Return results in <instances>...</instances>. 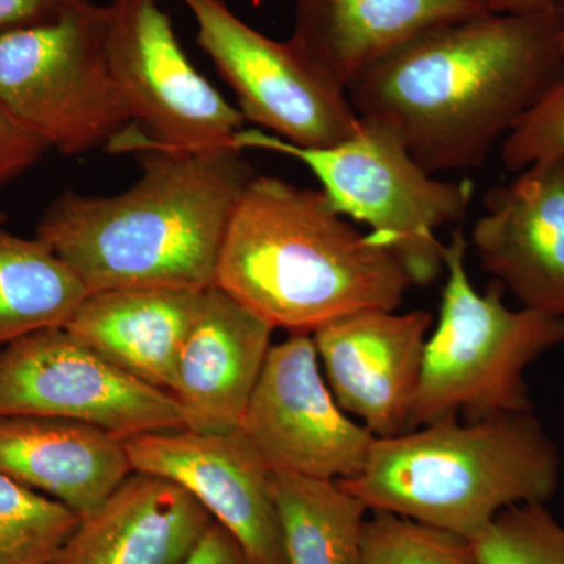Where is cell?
Here are the masks:
<instances>
[{"label": "cell", "mask_w": 564, "mask_h": 564, "mask_svg": "<svg viewBox=\"0 0 564 564\" xmlns=\"http://www.w3.org/2000/svg\"><path fill=\"white\" fill-rule=\"evenodd\" d=\"M563 31L564 9L444 25L359 74L348 99L434 176L478 169L564 79Z\"/></svg>", "instance_id": "6da1fadb"}, {"label": "cell", "mask_w": 564, "mask_h": 564, "mask_svg": "<svg viewBox=\"0 0 564 564\" xmlns=\"http://www.w3.org/2000/svg\"><path fill=\"white\" fill-rule=\"evenodd\" d=\"M141 176L113 196L68 191L36 226L88 293L133 288L206 291L223 239L254 177L242 151L140 147Z\"/></svg>", "instance_id": "7a4b0ae2"}, {"label": "cell", "mask_w": 564, "mask_h": 564, "mask_svg": "<svg viewBox=\"0 0 564 564\" xmlns=\"http://www.w3.org/2000/svg\"><path fill=\"white\" fill-rule=\"evenodd\" d=\"M215 285L289 334L364 311H397L414 282L322 191L256 176L223 239Z\"/></svg>", "instance_id": "3957f363"}, {"label": "cell", "mask_w": 564, "mask_h": 564, "mask_svg": "<svg viewBox=\"0 0 564 564\" xmlns=\"http://www.w3.org/2000/svg\"><path fill=\"white\" fill-rule=\"evenodd\" d=\"M562 456L532 411L444 417L375 437L361 473L339 484L384 511L473 541L516 505L547 503Z\"/></svg>", "instance_id": "277c9868"}, {"label": "cell", "mask_w": 564, "mask_h": 564, "mask_svg": "<svg viewBox=\"0 0 564 564\" xmlns=\"http://www.w3.org/2000/svg\"><path fill=\"white\" fill-rule=\"evenodd\" d=\"M467 247L459 229L444 243L447 280L440 321L426 339L410 430L462 413L475 421L532 411L525 370L564 344V317L511 310L496 280L478 292L467 273Z\"/></svg>", "instance_id": "5b68a950"}, {"label": "cell", "mask_w": 564, "mask_h": 564, "mask_svg": "<svg viewBox=\"0 0 564 564\" xmlns=\"http://www.w3.org/2000/svg\"><path fill=\"white\" fill-rule=\"evenodd\" d=\"M234 148L278 152L306 165L334 209L369 226L370 239L397 256L414 285L444 273L437 231L463 220L473 202V182L437 180L391 129L367 118L329 148L295 147L261 129H242Z\"/></svg>", "instance_id": "8992f818"}, {"label": "cell", "mask_w": 564, "mask_h": 564, "mask_svg": "<svg viewBox=\"0 0 564 564\" xmlns=\"http://www.w3.org/2000/svg\"><path fill=\"white\" fill-rule=\"evenodd\" d=\"M109 6L85 0L57 20L0 32V104L65 155L109 148L133 124L107 55Z\"/></svg>", "instance_id": "52a82bcc"}, {"label": "cell", "mask_w": 564, "mask_h": 564, "mask_svg": "<svg viewBox=\"0 0 564 564\" xmlns=\"http://www.w3.org/2000/svg\"><path fill=\"white\" fill-rule=\"evenodd\" d=\"M107 55L133 121L110 151L234 148L245 124L242 111L188 61L161 0L110 3Z\"/></svg>", "instance_id": "ba28073f"}, {"label": "cell", "mask_w": 564, "mask_h": 564, "mask_svg": "<svg viewBox=\"0 0 564 564\" xmlns=\"http://www.w3.org/2000/svg\"><path fill=\"white\" fill-rule=\"evenodd\" d=\"M196 41L236 93L245 121L302 148H329L358 128L347 88L289 41L240 20L226 0H181Z\"/></svg>", "instance_id": "9c48e42d"}, {"label": "cell", "mask_w": 564, "mask_h": 564, "mask_svg": "<svg viewBox=\"0 0 564 564\" xmlns=\"http://www.w3.org/2000/svg\"><path fill=\"white\" fill-rule=\"evenodd\" d=\"M88 423L122 440L185 426L172 393L137 380L65 328L0 348V417Z\"/></svg>", "instance_id": "30bf717a"}, {"label": "cell", "mask_w": 564, "mask_h": 564, "mask_svg": "<svg viewBox=\"0 0 564 564\" xmlns=\"http://www.w3.org/2000/svg\"><path fill=\"white\" fill-rule=\"evenodd\" d=\"M239 429L273 474L317 480L356 477L375 440L337 404L310 334L270 347Z\"/></svg>", "instance_id": "8fae6325"}, {"label": "cell", "mask_w": 564, "mask_h": 564, "mask_svg": "<svg viewBox=\"0 0 564 564\" xmlns=\"http://www.w3.org/2000/svg\"><path fill=\"white\" fill-rule=\"evenodd\" d=\"M133 473L165 478L191 494L256 564L285 563L273 473L242 430L182 429L124 440Z\"/></svg>", "instance_id": "7c38bea8"}, {"label": "cell", "mask_w": 564, "mask_h": 564, "mask_svg": "<svg viewBox=\"0 0 564 564\" xmlns=\"http://www.w3.org/2000/svg\"><path fill=\"white\" fill-rule=\"evenodd\" d=\"M432 326L429 311L373 310L311 334L337 404L375 437L410 432Z\"/></svg>", "instance_id": "4fadbf2b"}, {"label": "cell", "mask_w": 564, "mask_h": 564, "mask_svg": "<svg viewBox=\"0 0 564 564\" xmlns=\"http://www.w3.org/2000/svg\"><path fill=\"white\" fill-rule=\"evenodd\" d=\"M470 242L522 307L564 317V159L534 163L485 196Z\"/></svg>", "instance_id": "5bb4252c"}, {"label": "cell", "mask_w": 564, "mask_h": 564, "mask_svg": "<svg viewBox=\"0 0 564 564\" xmlns=\"http://www.w3.org/2000/svg\"><path fill=\"white\" fill-rule=\"evenodd\" d=\"M273 332L217 285L203 292L202 306L182 344L172 389L187 429H239Z\"/></svg>", "instance_id": "9a60e30c"}, {"label": "cell", "mask_w": 564, "mask_h": 564, "mask_svg": "<svg viewBox=\"0 0 564 564\" xmlns=\"http://www.w3.org/2000/svg\"><path fill=\"white\" fill-rule=\"evenodd\" d=\"M214 522L180 486L132 473L79 524L50 564H181Z\"/></svg>", "instance_id": "2e32d148"}, {"label": "cell", "mask_w": 564, "mask_h": 564, "mask_svg": "<svg viewBox=\"0 0 564 564\" xmlns=\"http://www.w3.org/2000/svg\"><path fill=\"white\" fill-rule=\"evenodd\" d=\"M491 11V0H296L291 41L347 88L423 33Z\"/></svg>", "instance_id": "e0dca14e"}, {"label": "cell", "mask_w": 564, "mask_h": 564, "mask_svg": "<svg viewBox=\"0 0 564 564\" xmlns=\"http://www.w3.org/2000/svg\"><path fill=\"white\" fill-rule=\"evenodd\" d=\"M133 473L124 440L65 419L0 417V474L85 516Z\"/></svg>", "instance_id": "ac0fdd59"}, {"label": "cell", "mask_w": 564, "mask_h": 564, "mask_svg": "<svg viewBox=\"0 0 564 564\" xmlns=\"http://www.w3.org/2000/svg\"><path fill=\"white\" fill-rule=\"evenodd\" d=\"M203 292L133 288L88 293L65 328L137 380L172 393L177 358Z\"/></svg>", "instance_id": "d6986e66"}, {"label": "cell", "mask_w": 564, "mask_h": 564, "mask_svg": "<svg viewBox=\"0 0 564 564\" xmlns=\"http://www.w3.org/2000/svg\"><path fill=\"white\" fill-rule=\"evenodd\" d=\"M288 564H362L370 511L339 481L273 474Z\"/></svg>", "instance_id": "ffe728a7"}, {"label": "cell", "mask_w": 564, "mask_h": 564, "mask_svg": "<svg viewBox=\"0 0 564 564\" xmlns=\"http://www.w3.org/2000/svg\"><path fill=\"white\" fill-rule=\"evenodd\" d=\"M87 295L77 274L43 240L17 236L0 221V348L65 326Z\"/></svg>", "instance_id": "44dd1931"}, {"label": "cell", "mask_w": 564, "mask_h": 564, "mask_svg": "<svg viewBox=\"0 0 564 564\" xmlns=\"http://www.w3.org/2000/svg\"><path fill=\"white\" fill-rule=\"evenodd\" d=\"M79 519L57 500L0 474V564H50Z\"/></svg>", "instance_id": "7402d4cb"}, {"label": "cell", "mask_w": 564, "mask_h": 564, "mask_svg": "<svg viewBox=\"0 0 564 564\" xmlns=\"http://www.w3.org/2000/svg\"><path fill=\"white\" fill-rule=\"evenodd\" d=\"M362 564H480L458 534L384 511H370L362 532Z\"/></svg>", "instance_id": "603a6c76"}, {"label": "cell", "mask_w": 564, "mask_h": 564, "mask_svg": "<svg viewBox=\"0 0 564 564\" xmlns=\"http://www.w3.org/2000/svg\"><path fill=\"white\" fill-rule=\"evenodd\" d=\"M470 543L480 564H564V527L543 503L508 508Z\"/></svg>", "instance_id": "cb8c5ba5"}, {"label": "cell", "mask_w": 564, "mask_h": 564, "mask_svg": "<svg viewBox=\"0 0 564 564\" xmlns=\"http://www.w3.org/2000/svg\"><path fill=\"white\" fill-rule=\"evenodd\" d=\"M500 158L518 174L534 163L564 159V79L505 137Z\"/></svg>", "instance_id": "d4e9b609"}, {"label": "cell", "mask_w": 564, "mask_h": 564, "mask_svg": "<svg viewBox=\"0 0 564 564\" xmlns=\"http://www.w3.org/2000/svg\"><path fill=\"white\" fill-rule=\"evenodd\" d=\"M50 150L0 104V188L31 170Z\"/></svg>", "instance_id": "484cf974"}, {"label": "cell", "mask_w": 564, "mask_h": 564, "mask_svg": "<svg viewBox=\"0 0 564 564\" xmlns=\"http://www.w3.org/2000/svg\"><path fill=\"white\" fill-rule=\"evenodd\" d=\"M85 0H0V32L57 20Z\"/></svg>", "instance_id": "4316f807"}, {"label": "cell", "mask_w": 564, "mask_h": 564, "mask_svg": "<svg viewBox=\"0 0 564 564\" xmlns=\"http://www.w3.org/2000/svg\"><path fill=\"white\" fill-rule=\"evenodd\" d=\"M181 564H256L225 527L212 522Z\"/></svg>", "instance_id": "83f0119b"}, {"label": "cell", "mask_w": 564, "mask_h": 564, "mask_svg": "<svg viewBox=\"0 0 564 564\" xmlns=\"http://www.w3.org/2000/svg\"><path fill=\"white\" fill-rule=\"evenodd\" d=\"M494 13L525 14L564 9V0H491Z\"/></svg>", "instance_id": "f1b7e54d"}, {"label": "cell", "mask_w": 564, "mask_h": 564, "mask_svg": "<svg viewBox=\"0 0 564 564\" xmlns=\"http://www.w3.org/2000/svg\"><path fill=\"white\" fill-rule=\"evenodd\" d=\"M562 473L564 474V456L562 458Z\"/></svg>", "instance_id": "f546056e"}, {"label": "cell", "mask_w": 564, "mask_h": 564, "mask_svg": "<svg viewBox=\"0 0 564 564\" xmlns=\"http://www.w3.org/2000/svg\"><path fill=\"white\" fill-rule=\"evenodd\" d=\"M562 40H563V51H564V31H563Z\"/></svg>", "instance_id": "4dcf8cb0"}]
</instances>
